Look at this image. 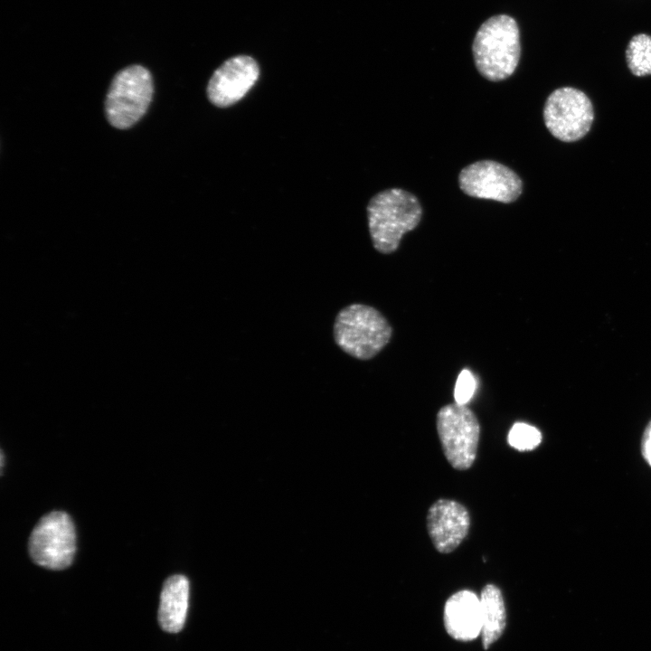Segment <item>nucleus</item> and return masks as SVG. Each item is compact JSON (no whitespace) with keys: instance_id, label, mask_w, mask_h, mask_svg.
Instances as JSON below:
<instances>
[{"instance_id":"13","label":"nucleus","mask_w":651,"mask_h":651,"mask_svg":"<svg viewBox=\"0 0 651 651\" xmlns=\"http://www.w3.org/2000/svg\"><path fill=\"white\" fill-rule=\"evenodd\" d=\"M481 610V637L487 649L503 634L505 627V608L501 590L493 584H487L479 598Z\"/></svg>"},{"instance_id":"9","label":"nucleus","mask_w":651,"mask_h":651,"mask_svg":"<svg viewBox=\"0 0 651 651\" xmlns=\"http://www.w3.org/2000/svg\"><path fill=\"white\" fill-rule=\"evenodd\" d=\"M259 74V69L253 58L238 55L228 59L213 72L209 80V100L220 108L238 102L253 87Z\"/></svg>"},{"instance_id":"7","label":"nucleus","mask_w":651,"mask_h":651,"mask_svg":"<svg viewBox=\"0 0 651 651\" xmlns=\"http://www.w3.org/2000/svg\"><path fill=\"white\" fill-rule=\"evenodd\" d=\"M543 119L554 137L562 142H575L590 131L594 119L593 106L583 91L561 87L546 99Z\"/></svg>"},{"instance_id":"4","label":"nucleus","mask_w":651,"mask_h":651,"mask_svg":"<svg viewBox=\"0 0 651 651\" xmlns=\"http://www.w3.org/2000/svg\"><path fill=\"white\" fill-rule=\"evenodd\" d=\"M153 92L152 76L145 67L132 65L118 71L105 101L108 122L119 129L135 125L146 112Z\"/></svg>"},{"instance_id":"5","label":"nucleus","mask_w":651,"mask_h":651,"mask_svg":"<svg viewBox=\"0 0 651 651\" xmlns=\"http://www.w3.org/2000/svg\"><path fill=\"white\" fill-rule=\"evenodd\" d=\"M437 430L448 463L458 470L474 464L480 436V425L475 413L466 405L450 403L437 413Z\"/></svg>"},{"instance_id":"11","label":"nucleus","mask_w":651,"mask_h":651,"mask_svg":"<svg viewBox=\"0 0 651 651\" xmlns=\"http://www.w3.org/2000/svg\"><path fill=\"white\" fill-rule=\"evenodd\" d=\"M444 625L448 634L459 641H470L481 633V610L477 596L460 590L448 598L444 607Z\"/></svg>"},{"instance_id":"12","label":"nucleus","mask_w":651,"mask_h":651,"mask_svg":"<svg viewBox=\"0 0 651 651\" xmlns=\"http://www.w3.org/2000/svg\"><path fill=\"white\" fill-rule=\"evenodd\" d=\"M189 600L188 579L180 574L165 580L160 596L158 621L169 633H177L184 626Z\"/></svg>"},{"instance_id":"2","label":"nucleus","mask_w":651,"mask_h":651,"mask_svg":"<svg viewBox=\"0 0 651 651\" xmlns=\"http://www.w3.org/2000/svg\"><path fill=\"white\" fill-rule=\"evenodd\" d=\"M367 212L374 249L389 254L398 249L403 234L418 225L422 211L415 195L392 188L374 195L369 202Z\"/></svg>"},{"instance_id":"10","label":"nucleus","mask_w":651,"mask_h":651,"mask_svg":"<svg viewBox=\"0 0 651 651\" xmlns=\"http://www.w3.org/2000/svg\"><path fill=\"white\" fill-rule=\"evenodd\" d=\"M470 524L467 509L455 500L439 499L429 508L428 533L434 547L440 553H449L456 550L467 535Z\"/></svg>"},{"instance_id":"14","label":"nucleus","mask_w":651,"mask_h":651,"mask_svg":"<svg viewBox=\"0 0 651 651\" xmlns=\"http://www.w3.org/2000/svg\"><path fill=\"white\" fill-rule=\"evenodd\" d=\"M626 61L635 76L651 75V36L646 33L633 36L626 49Z\"/></svg>"},{"instance_id":"1","label":"nucleus","mask_w":651,"mask_h":651,"mask_svg":"<svg viewBox=\"0 0 651 651\" xmlns=\"http://www.w3.org/2000/svg\"><path fill=\"white\" fill-rule=\"evenodd\" d=\"M476 67L492 81L503 80L515 71L521 55L520 31L507 14H496L478 28L472 44Z\"/></svg>"},{"instance_id":"6","label":"nucleus","mask_w":651,"mask_h":651,"mask_svg":"<svg viewBox=\"0 0 651 651\" xmlns=\"http://www.w3.org/2000/svg\"><path fill=\"white\" fill-rule=\"evenodd\" d=\"M28 548L32 560L42 567H69L76 552V532L69 514L54 511L42 516L31 533Z\"/></svg>"},{"instance_id":"3","label":"nucleus","mask_w":651,"mask_h":651,"mask_svg":"<svg viewBox=\"0 0 651 651\" xmlns=\"http://www.w3.org/2000/svg\"><path fill=\"white\" fill-rule=\"evenodd\" d=\"M392 329L374 307L352 304L341 309L334 323L335 344L347 354L369 360L390 342Z\"/></svg>"},{"instance_id":"15","label":"nucleus","mask_w":651,"mask_h":651,"mask_svg":"<svg viewBox=\"0 0 651 651\" xmlns=\"http://www.w3.org/2000/svg\"><path fill=\"white\" fill-rule=\"evenodd\" d=\"M507 441L512 448L519 451L532 450L540 445L542 434L532 425L516 422L508 432Z\"/></svg>"},{"instance_id":"17","label":"nucleus","mask_w":651,"mask_h":651,"mask_svg":"<svg viewBox=\"0 0 651 651\" xmlns=\"http://www.w3.org/2000/svg\"><path fill=\"white\" fill-rule=\"evenodd\" d=\"M642 453L646 462L651 466V421L646 426L643 435Z\"/></svg>"},{"instance_id":"8","label":"nucleus","mask_w":651,"mask_h":651,"mask_svg":"<svg viewBox=\"0 0 651 651\" xmlns=\"http://www.w3.org/2000/svg\"><path fill=\"white\" fill-rule=\"evenodd\" d=\"M458 182L461 190L469 196L506 203L515 201L523 189L522 180L512 169L492 160L466 166Z\"/></svg>"},{"instance_id":"16","label":"nucleus","mask_w":651,"mask_h":651,"mask_svg":"<svg viewBox=\"0 0 651 651\" xmlns=\"http://www.w3.org/2000/svg\"><path fill=\"white\" fill-rule=\"evenodd\" d=\"M476 387V382L472 373L467 369L462 370L458 376L455 385V402L460 405H466L473 397Z\"/></svg>"}]
</instances>
